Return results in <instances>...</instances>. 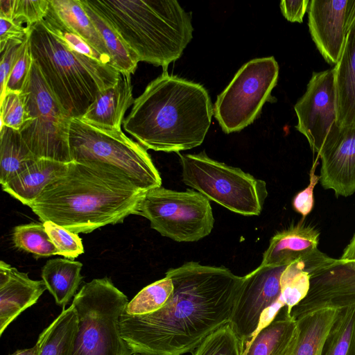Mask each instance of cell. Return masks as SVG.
<instances>
[{
  "label": "cell",
  "mask_w": 355,
  "mask_h": 355,
  "mask_svg": "<svg viewBox=\"0 0 355 355\" xmlns=\"http://www.w3.org/2000/svg\"><path fill=\"white\" fill-rule=\"evenodd\" d=\"M137 215L150 227L178 242H193L208 236L214 224L209 200L193 190L178 191L162 187L147 191Z\"/></svg>",
  "instance_id": "cell-9"
},
{
  "label": "cell",
  "mask_w": 355,
  "mask_h": 355,
  "mask_svg": "<svg viewBox=\"0 0 355 355\" xmlns=\"http://www.w3.org/2000/svg\"><path fill=\"white\" fill-rule=\"evenodd\" d=\"M339 259L343 260H355V233Z\"/></svg>",
  "instance_id": "cell-44"
},
{
  "label": "cell",
  "mask_w": 355,
  "mask_h": 355,
  "mask_svg": "<svg viewBox=\"0 0 355 355\" xmlns=\"http://www.w3.org/2000/svg\"><path fill=\"white\" fill-rule=\"evenodd\" d=\"M0 183L6 184L37 158L30 150L19 130L1 126Z\"/></svg>",
  "instance_id": "cell-27"
},
{
  "label": "cell",
  "mask_w": 355,
  "mask_h": 355,
  "mask_svg": "<svg viewBox=\"0 0 355 355\" xmlns=\"http://www.w3.org/2000/svg\"><path fill=\"white\" fill-rule=\"evenodd\" d=\"M68 164L48 159H37L6 184L8 193L30 207L43 190L67 169Z\"/></svg>",
  "instance_id": "cell-22"
},
{
  "label": "cell",
  "mask_w": 355,
  "mask_h": 355,
  "mask_svg": "<svg viewBox=\"0 0 355 355\" xmlns=\"http://www.w3.org/2000/svg\"><path fill=\"white\" fill-rule=\"evenodd\" d=\"M322 163L320 183L335 195L348 197L355 193V128L338 126L317 155Z\"/></svg>",
  "instance_id": "cell-16"
},
{
  "label": "cell",
  "mask_w": 355,
  "mask_h": 355,
  "mask_svg": "<svg viewBox=\"0 0 355 355\" xmlns=\"http://www.w3.org/2000/svg\"><path fill=\"white\" fill-rule=\"evenodd\" d=\"M30 26L22 23L0 17V49L10 40L24 41L28 36Z\"/></svg>",
  "instance_id": "cell-41"
},
{
  "label": "cell",
  "mask_w": 355,
  "mask_h": 355,
  "mask_svg": "<svg viewBox=\"0 0 355 355\" xmlns=\"http://www.w3.org/2000/svg\"><path fill=\"white\" fill-rule=\"evenodd\" d=\"M183 182L225 208L243 216L261 214L268 196L265 181L239 168L198 154H180Z\"/></svg>",
  "instance_id": "cell-8"
},
{
  "label": "cell",
  "mask_w": 355,
  "mask_h": 355,
  "mask_svg": "<svg viewBox=\"0 0 355 355\" xmlns=\"http://www.w3.org/2000/svg\"><path fill=\"white\" fill-rule=\"evenodd\" d=\"M88 16L101 35L111 58V66L121 73L132 74L139 60L114 28L85 0H80Z\"/></svg>",
  "instance_id": "cell-28"
},
{
  "label": "cell",
  "mask_w": 355,
  "mask_h": 355,
  "mask_svg": "<svg viewBox=\"0 0 355 355\" xmlns=\"http://www.w3.org/2000/svg\"><path fill=\"white\" fill-rule=\"evenodd\" d=\"M50 1V0H49ZM57 36L61 38L74 51L96 60L101 63L110 64V61L98 53L79 35L71 31L59 17L49 5L48 12L42 20Z\"/></svg>",
  "instance_id": "cell-33"
},
{
  "label": "cell",
  "mask_w": 355,
  "mask_h": 355,
  "mask_svg": "<svg viewBox=\"0 0 355 355\" xmlns=\"http://www.w3.org/2000/svg\"><path fill=\"white\" fill-rule=\"evenodd\" d=\"M128 302L107 277L84 284L71 304L78 323L71 355H131L119 329Z\"/></svg>",
  "instance_id": "cell-6"
},
{
  "label": "cell",
  "mask_w": 355,
  "mask_h": 355,
  "mask_svg": "<svg viewBox=\"0 0 355 355\" xmlns=\"http://www.w3.org/2000/svg\"><path fill=\"white\" fill-rule=\"evenodd\" d=\"M339 311L325 308L296 318L298 334L290 355H322L325 340Z\"/></svg>",
  "instance_id": "cell-23"
},
{
  "label": "cell",
  "mask_w": 355,
  "mask_h": 355,
  "mask_svg": "<svg viewBox=\"0 0 355 355\" xmlns=\"http://www.w3.org/2000/svg\"><path fill=\"white\" fill-rule=\"evenodd\" d=\"M173 291L172 280L166 276L140 291L128 303L124 312L130 315H141L153 313L164 306Z\"/></svg>",
  "instance_id": "cell-32"
},
{
  "label": "cell",
  "mask_w": 355,
  "mask_h": 355,
  "mask_svg": "<svg viewBox=\"0 0 355 355\" xmlns=\"http://www.w3.org/2000/svg\"><path fill=\"white\" fill-rule=\"evenodd\" d=\"M319 156L317 155L309 173V183L304 189L298 192L293 200V207L304 218L313 209L314 205L313 190L320 181V176L315 174Z\"/></svg>",
  "instance_id": "cell-39"
},
{
  "label": "cell",
  "mask_w": 355,
  "mask_h": 355,
  "mask_svg": "<svg viewBox=\"0 0 355 355\" xmlns=\"http://www.w3.org/2000/svg\"><path fill=\"white\" fill-rule=\"evenodd\" d=\"M319 239V230L302 219L270 239L260 266H288L306 258L318 250Z\"/></svg>",
  "instance_id": "cell-18"
},
{
  "label": "cell",
  "mask_w": 355,
  "mask_h": 355,
  "mask_svg": "<svg viewBox=\"0 0 355 355\" xmlns=\"http://www.w3.org/2000/svg\"><path fill=\"white\" fill-rule=\"evenodd\" d=\"M296 129L305 136L317 155L338 125L335 73L333 69L313 72L304 95L294 106Z\"/></svg>",
  "instance_id": "cell-13"
},
{
  "label": "cell",
  "mask_w": 355,
  "mask_h": 355,
  "mask_svg": "<svg viewBox=\"0 0 355 355\" xmlns=\"http://www.w3.org/2000/svg\"><path fill=\"white\" fill-rule=\"evenodd\" d=\"M309 2V0L282 1L280 9L288 21L302 23Z\"/></svg>",
  "instance_id": "cell-42"
},
{
  "label": "cell",
  "mask_w": 355,
  "mask_h": 355,
  "mask_svg": "<svg viewBox=\"0 0 355 355\" xmlns=\"http://www.w3.org/2000/svg\"><path fill=\"white\" fill-rule=\"evenodd\" d=\"M71 162L90 161L108 165L142 190L162 187V178L146 149L122 130L94 126L72 118L69 130Z\"/></svg>",
  "instance_id": "cell-7"
},
{
  "label": "cell",
  "mask_w": 355,
  "mask_h": 355,
  "mask_svg": "<svg viewBox=\"0 0 355 355\" xmlns=\"http://www.w3.org/2000/svg\"><path fill=\"white\" fill-rule=\"evenodd\" d=\"M1 126L20 130L31 120L24 92H6L1 96Z\"/></svg>",
  "instance_id": "cell-35"
},
{
  "label": "cell",
  "mask_w": 355,
  "mask_h": 355,
  "mask_svg": "<svg viewBox=\"0 0 355 355\" xmlns=\"http://www.w3.org/2000/svg\"><path fill=\"white\" fill-rule=\"evenodd\" d=\"M173 291L160 309L119 318L123 339L132 353L182 355L229 324L244 277L223 266L189 261L166 272Z\"/></svg>",
  "instance_id": "cell-1"
},
{
  "label": "cell",
  "mask_w": 355,
  "mask_h": 355,
  "mask_svg": "<svg viewBox=\"0 0 355 355\" xmlns=\"http://www.w3.org/2000/svg\"><path fill=\"white\" fill-rule=\"evenodd\" d=\"M46 289L43 280L0 261V335L24 311L35 304Z\"/></svg>",
  "instance_id": "cell-17"
},
{
  "label": "cell",
  "mask_w": 355,
  "mask_h": 355,
  "mask_svg": "<svg viewBox=\"0 0 355 355\" xmlns=\"http://www.w3.org/2000/svg\"><path fill=\"white\" fill-rule=\"evenodd\" d=\"M83 264L68 259H51L42 268V279L56 304L64 308L76 294L83 277Z\"/></svg>",
  "instance_id": "cell-24"
},
{
  "label": "cell",
  "mask_w": 355,
  "mask_h": 355,
  "mask_svg": "<svg viewBox=\"0 0 355 355\" xmlns=\"http://www.w3.org/2000/svg\"><path fill=\"white\" fill-rule=\"evenodd\" d=\"M32 64L33 58L28 36L23 42L20 53L9 75L3 94L6 92L22 91L28 78Z\"/></svg>",
  "instance_id": "cell-38"
},
{
  "label": "cell",
  "mask_w": 355,
  "mask_h": 355,
  "mask_svg": "<svg viewBox=\"0 0 355 355\" xmlns=\"http://www.w3.org/2000/svg\"><path fill=\"white\" fill-rule=\"evenodd\" d=\"M14 0H0V17L12 20Z\"/></svg>",
  "instance_id": "cell-43"
},
{
  "label": "cell",
  "mask_w": 355,
  "mask_h": 355,
  "mask_svg": "<svg viewBox=\"0 0 355 355\" xmlns=\"http://www.w3.org/2000/svg\"><path fill=\"white\" fill-rule=\"evenodd\" d=\"M78 318L73 304L64 308L59 315L40 334L38 355H71L78 329Z\"/></svg>",
  "instance_id": "cell-25"
},
{
  "label": "cell",
  "mask_w": 355,
  "mask_h": 355,
  "mask_svg": "<svg viewBox=\"0 0 355 355\" xmlns=\"http://www.w3.org/2000/svg\"><path fill=\"white\" fill-rule=\"evenodd\" d=\"M85 1L114 28L139 62L167 70L193 37L191 13L176 0Z\"/></svg>",
  "instance_id": "cell-4"
},
{
  "label": "cell",
  "mask_w": 355,
  "mask_h": 355,
  "mask_svg": "<svg viewBox=\"0 0 355 355\" xmlns=\"http://www.w3.org/2000/svg\"><path fill=\"white\" fill-rule=\"evenodd\" d=\"M146 191L114 168L96 162H71L29 207L44 223L75 234L123 223Z\"/></svg>",
  "instance_id": "cell-2"
},
{
  "label": "cell",
  "mask_w": 355,
  "mask_h": 355,
  "mask_svg": "<svg viewBox=\"0 0 355 355\" xmlns=\"http://www.w3.org/2000/svg\"><path fill=\"white\" fill-rule=\"evenodd\" d=\"M339 127L355 128V19L346 36L344 48L334 67Z\"/></svg>",
  "instance_id": "cell-20"
},
{
  "label": "cell",
  "mask_w": 355,
  "mask_h": 355,
  "mask_svg": "<svg viewBox=\"0 0 355 355\" xmlns=\"http://www.w3.org/2000/svg\"><path fill=\"white\" fill-rule=\"evenodd\" d=\"M309 257L286 266L282 274V298L288 314H291L293 307L309 293L310 275L307 269V261Z\"/></svg>",
  "instance_id": "cell-30"
},
{
  "label": "cell",
  "mask_w": 355,
  "mask_h": 355,
  "mask_svg": "<svg viewBox=\"0 0 355 355\" xmlns=\"http://www.w3.org/2000/svg\"><path fill=\"white\" fill-rule=\"evenodd\" d=\"M286 266H259L243 276V282L230 321L245 349L255 334L285 306L281 276Z\"/></svg>",
  "instance_id": "cell-12"
},
{
  "label": "cell",
  "mask_w": 355,
  "mask_h": 355,
  "mask_svg": "<svg viewBox=\"0 0 355 355\" xmlns=\"http://www.w3.org/2000/svg\"><path fill=\"white\" fill-rule=\"evenodd\" d=\"M213 114L202 85L164 70L135 99L123 128L146 149L179 153L203 142Z\"/></svg>",
  "instance_id": "cell-3"
},
{
  "label": "cell",
  "mask_w": 355,
  "mask_h": 355,
  "mask_svg": "<svg viewBox=\"0 0 355 355\" xmlns=\"http://www.w3.org/2000/svg\"><path fill=\"white\" fill-rule=\"evenodd\" d=\"M131 355H148V354H139V353H132Z\"/></svg>",
  "instance_id": "cell-46"
},
{
  "label": "cell",
  "mask_w": 355,
  "mask_h": 355,
  "mask_svg": "<svg viewBox=\"0 0 355 355\" xmlns=\"http://www.w3.org/2000/svg\"><path fill=\"white\" fill-rule=\"evenodd\" d=\"M42 223L59 255L73 260L84 253L82 239L78 234L71 232L51 221H45Z\"/></svg>",
  "instance_id": "cell-36"
},
{
  "label": "cell",
  "mask_w": 355,
  "mask_h": 355,
  "mask_svg": "<svg viewBox=\"0 0 355 355\" xmlns=\"http://www.w3.org/2000/svg\"><path fill=\"white\" fill-rule=\"evenodd\" d=\"M322 355H355V306L340 309Z\"/></svg>",
  "instance_id": "cell-29"
},
{
  "label": "cell",
  "mask_w": 355,
  "mask_h": 355,
  "mask_svg": "<svg viewBox=\"0 0 355 355\" xmlns=\"http://www.w3.org/2000/svg\"><path fill=\"white\" fill-rule=\"evenodd\" d=\"M59 17L73 33L110 61L104 40L86 12L80 0H50Z\"/></svg>",
  "instance_id": "cell-26"
},
{
  "label": "cell",
  "mask_w": 355,
  "mask_h": 355,
  "mask_svg": "<svg viewBox=\"0 0 355 355\" xmlns=\"http://www.w3.org/2000/svg\"><path fill=\"white\" fill-rule=\"evenodd\" d=\"M22 91L26 94L31 120L19 132L30 150L37 159L71 162L69 130L72 118L56 99L33 60Z\"/></svg>",
  "instance_id": "cell-10"
},
{
  "label": "cell",
  "mask_w": 355,
  "mask_h": 355,
  "mask_svg": "<svg viewBox=\"0 0 355 355\" xmlns=\"http://www.w3.org/2000/svg\"><path fill=\"white\" fill-rule=\"evenodd\" d=\"M308 18L309 30L317 49L327 62L336 65L355 19V0H311Z\"/></svg>",
  "instance_id": "cell-15"
},
{
  "label": "cell",
  "mask_w": 355,
  "mask_h": 355,
  "mask_svg": "<svg viewBox=\"0 0 355 355\" xmlns=\"http://www.w3.org/2000/svg\"><path fill=\"white\" fill-rule=\"evenodd\" d=\"M278 75L272 56L253 59L241 67L214 105V116L225 133L239 132L257 118Z\"/></svg>",
  "instance_id": "cell-11"
},
{
  "label": "cell",
  "mask_w": 355,
  "mask_h": 355,
  "mask_svg": "<svg viewBox=\"0 0 355 355\" xmlns=\"http://www.w3.org/2000/svg\"><path fill=\"white\" fill-rule=\"evenodd\" d=\"M307 295L291 311L296 318L321 309L355 306V260L324 259L309 272Z\"/></svg>",
  "instance_id": "cell-14"
},
{
  "label": "cell",
  "mask_w": 355,
  "mask_h": 355,
  "mask_svg": "<svg viewBox=\"0 0 355 355\" xmlns=\"http://www.w3.org/2000/svg\"><path fill=\"white\" fill-rule=\"evenodd\" d=\"M243 351L240 340L227 324L206 337L193 355H243Z\"/></svg>",
  "instance_id": "cell-34"
},
{
  "label": "cell",
  "mask_w": 355,
  "mask_h": 355,
  "mask_svg": "<svg viewBox=\"0 0 355 355\" xmlns=\"http://www.w3.org/2000/svg\"><path fill=\"white\" fill-rule=\"evenodd\" d=\"M49 0H14L12 20L31 26L45 17Z\"/></svg>",
  "instance_id": "cell-37"
},
{
  "label": "cell",
  "mask_w": 355,
  "mask_h": 355,
  "mask_svg": "<svg viewBox=\"0 0 355 355\" xmlns=\"http://www.w3.org/2000/svg\"><path fill=\"white\" fill-rule=\"evenodd\" d=\"M12 239L17 249L31 253L35 259L59 255L43 223H31L15 226Z\"/></svg>",
  "instance_id": "cell-31"
},
{
  "label": "cell",
  "mask_w": 355,
  "mask_h": 355,
  "mask_svg": "<svg viewBox=\"0 0 355 355\" xmlns=\"http://www.w3.org/2000/svg\"><path fill=\"white\" fill-rule=\"evenodd\" d=\"M24 41L10 40L0 49V95L4 92L8 78L17 60Z\"/></svg>",
  "instance_id": "cell-40"
},
{
  "label": "cell",
  "mask_w": 355,
  "mask_h": 355,
  "mask_svg": "<svg viewBox=\"0 0 355 355\" xmlns=\"http://www.w3.org/2000/svg\"><path fill=\"white\" fill-rule=\"evenodd\" d=\"M134 101L131 75L120 73L116 84L100 92L79 119L97 128L121 130L125 113Z\"/></svg>",
  "instance_id": "cell-19"
},
{
  "label": "cell",
  "mask_w": 355,
  "mask_h": 355,
  "mask_svg": "<svg viewBox=\"0 0 355 355\" xmlns=\"http://www.w3.org/2000/svg\"><path fill=\"white\" fill-rule=\"evenodd\" d=\"M40 350V343L38 341L35 345L28 349H19L10 355H38Z\"/></svg>",
  "instance_id": "cell-45"
},
{
  "label": "cell",
  "mask_w": 355,
  "mask_h": 355,
  "mask_svg": "<svg viewBox=\"0 0 355 355\" xmlns=\"http://www.w3.org/2000/svg\"><path fill=\"white\" fill-rule=\"evenodd\" d=\"M33 61L51 91L71 118H80L98 94L114 86L120 73L72 50L42 21L30 26Z\"/></svg>",
  "instance_id": "cell-5"
},
{
  "label": "cell",
  "mask_w": 355,
  "mask_h": 355,
  "mask_svg": "<svg viewBox=\"0 0 355 355\" xmlns=\"http://www.w3.org/2000/svg\"><path fill=\"white\" fill-rule=\"evenodd\" d=\"M283 309V308H282ZM260 329L245 347L243 355H290L295 347L298 329L297 321L286 308Z\"/></svg>",
  "instance_id": "cell-21"
}]
</instances>
